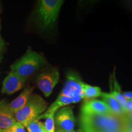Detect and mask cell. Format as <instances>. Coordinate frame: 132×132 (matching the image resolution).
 I'll use <instances>...</instances> for the list:
<instances>
[{
    "label": "cell",
    "instance_id": "cell-21",
    "mask_svg": "<svg viewBox=\"0 0 132 132\" xmlns=\"http://www.w3.org/2000/svg\"><path fill=\"white\" fill-rule=\"evenodd\" d=\"M55 132H79V131H76V130H71V131H68V130H64L59 129V128H56Z\"/></svg>",
    "mask_w": 132,
    "mask_h": 132
},
{
    "label": "cell",
    "instance_id": "cell-2",
    "mask_svg": "<svg viewBox=\"0 0 132 132\" xmlns=\"http://www.w3.org/2000/svg\"><path fill=\"white\" fill-rule=\"evenodd\" d=\"M45 63L46 59L44 56L28 48L19 60L11 65V72L28 80Z\"/></svg>",
    "mask_w": 132,
    "mask_h": 132
},
{
    "label": "cell",
    "instance_id": "cell-11",
    "mask_svg": "<svg viewBox=\"0 0 132 132\" xmlns=\"http://www.w3.org/2000/svg\"><path fill=\"white\" fill-rule=\"evenodd\" d=\"M15 123L14 114L10 111L7 102L4 100L0 101V130H9Z\"/></svg>",
    "mask_w": 132,
    "mask_h": 132
},
{
    "label": "cell",
    "instance_id": "cell-4",
    "mask_svg": "<svg viewBox=\"0 0 132 132\" xmlns=\"http://www.w3.org/2000/svg\"><path fill=\"white\" fill-rule=\"evenodd\" d=\"M64 2L63 0H40L38 1L37 12L42 28L46 29L53 27Z\"/></svg>",
    "mask_w": 132,
    "mask_h": 132
},
{
    "label": "cell",
    "instance_id": "cell-13",
    "mask_svg": "<svg viewBox=\"0 0 132 132\" xmlns=\"http://www.w3.org/2000/svg\"><path fill=\"white\" fill-rule=\"evenodd\" d=\"M100 97H102V101L106 104L113 114L120 116H126L128 114L124 107L122 106L119 102L110 93L102 92Z\"/></svg>",
    "mask_w": 132,
    "mask_h": 132
},
{
    "label": "cell",
    "instance_id": "cell-5",
    "mask_svg": "<svg viewBox=\"0 0 132 132\" xmlns=\"http://www.w3.org/2000/svg\"><path fill=\"white\" fill-rule=\"evenodd\" d=\"M59 70L56 67H50L39 74L36 79V84L46 97L52 94L53 90L59 80Z\"/></svg>",
    "mask_w": 132,
    "mask_h": 132
},
{
    "label": "cell",
    "instance_id": "cell-12",
    "mask_svg": "<svg viewBox=\"0 0 132 132\" xmlns=\"http://www.w3.org/2000/svg\"><path fill=\"white\" fill-rule=\"evenodd\" d=\"M34 86H28L26 87L23 92L15 99L10 103H7V107L10 111L13 114H15L16 112L23 108L31 95H32Z\"/></svg>",
    "mask_w": 132,
    "mask_h": 132
},
{
    "label": "cell",
    "instance_id": "cell-20",
    "mask_svg": "<svg viewBox=\"0 0 132 132\" xmlns=\"http://www.w3.org/2000/svg\"><path fill=\"white\" fill-rule=\"evenodd\" d=\"M122 94L127 100H132V92H124Z\"/></svg>",
    "mask_w": 132,
    "mask_h": 132
},
{
    "label": "cell",
    "instance_id": "cell-19",
    "mask_svg": "<svg viewBox=\"0 0 132 132\" xmlns=\"http://www.w3.org/2000/svg\"><path fill=\"white\" fill-rule=\"evenodd\" d=\"M125 110L128 114L132 113V100H127Z\"/></svg>",
    "mask_w": 132,
    "mask_h": 132
},
{
    "label": "cell",
    "instance_id": "cell-18",
    "mask_svg": "<svg viewBox=\"0 0 132 132\" xmlns=\"http://www.w3.org/2000/svg\"><path fill=\"white\" fill-rule=\"evenodd\" d=\"M9 130L12 132H26L24 130V127L23 126L21 123L16 122L14 126Z\"/></svg>",
    "mask_w": 132,
    "mask_h": 132
},
{
    "label": "cell",
    "instance_id": "cell-8",
    "mask_svg": "<svg viewBox=\"0 0 132 132\" xmlns=\"http://www.w3.org/2000/svg\"><path fill=\"white\" fill-rule=\"evenodd\" d=\"M113 114L106 104L97 99L85 100L81 107V114L98 115Z\"/></svg>",
    "mask_w": 132,
    "mask_h": 132
},
{
    "label": "cell",
    "instance_id": "cell-14",
    "mask_svg": "<svg viewBox=\"0 0 132 132\" xmlns=\"http://www.w3.org/2000/svg\"><path fill=\"white\" fill-rule=\"evenodd\" d=\"M110 90H111L110 92V94L114 97L122 106L125 108L127 100L123 97L122 94L120 86L116 78L115 72H113V75H111L110 78Z\"/></svg>",
    "mask_w": 132,
    "mask_h": 132
},
{
    "label": "cell",
    "instance_id": "cell-16",
    "mask_svg": "<svg viewBox=\"0 0 132 132\" xmlns=\"http://www.w3.org/2000/svg\"><path fill=\"white\" fill-rule=\"evenodd\" d=\"M26 127L28 132H46L44 123L37 119L32 120Z\"/></svg>",
    "mask_w": 132,
    "mask_h": 132
},
{
    "label": "cell",
    "instance_id": "cell-22",
    "mask_svg": "<svg viewBox=\"0 0 132 132\" xmlns=\"http://www.w3.org/2000/svg\"><path fill=\"white\" fill-rule=\"evenodd\" d=\"M0 31H1V26H0ZM1 43H2V41H1V33H0V47H1Z\"/></svg>",
    "mask_w": 132,
    "mask_h": 132
},
{
    "label": "cell",
    "instance_id": "cell-23",
    "mask_svg": "<svg viewBox=\"0 0 132 132\" xmlns=\"http://www.w3.org/2000/svg\"><path fill=\"white\" fill-rule=\"evenodd\" d=\"M5 132H12V131H11L10 130H7V131H6Z\"/></svg>",
    "mask_w": 132,
    "mask_h": 132
},
{
    "label": "cell",
    "instance_id": "cell-10",
    "mask_svg": "<svg viewBox=\"0 0 132 132\" xmlns=\"http://www.w3.org/2000/svg\"><path fill=\"white\" fill-rule=\"evenodd\" d=\"M81 100H83V98L81 97H77L74 98H69V97L62 96V95L59 94L56 100L53 103L49 108L46 110L45 113H44L42 114H41L40 116L37 118V120L43 119L46 116L49 114L50 113H56L59 109L63 108L64 106H68L70 104L76 103L80 102Z\"/></svg>",
    "mask_w": 132,
    "mask_h": 132
},
{
    "label": "cell",
    "instance_id": "cell-24",
    "mask_svg": "<svg viewBox=\"0 0 132 132\" xmlns=\"http://www.w3.org/2000/svg\"><path fill=\"white\" fill-rule=\"evenodd\" d=\"M6 131H3V130H0V132H5Z\"/></svg>",
    "mask_w": 132,
    "mask_h": 132
},
{
    "label": "cell",
    "instance_id": "cell-6",
    "mask_svg": "<svg viewBox=\"0 0 132 132\" xmlns=\"http://www.w3.org/2000/svg\"><path fill=\"white\" fill-rule=\"evenodd\" d=\"M83 84L84 82L78 73L73 71H69L67 73L65 85L59 94L69 98L81 97L84 100L82 95Z\"/></svg>",
    "mask_w": 132,
    "mask_h": 132
},
{
    "label": "cell",
    "instance_id": "cell-7",
    "mask_svg": "<svg viewBox=\"0 0 132 132\" xmlns=\"http://www.w3.org/2000/svg\"><path fill=\"white\" fill-rule=\"evenodd\" d=\"M54 123L56 128L71 131L75 127V118L73 106H66L59 109L54 115Z\"/></svg>",
    "mask_w": 132,
    "mask_h": 132
},
{
    "label": "cell",
    "instance_id": "cell-17",
    "mask_svg": "<svg viewBox=\"0 0 132 132\" xmlns=\"http://www.w3.org/2000/svg\"><path fill=\"white\" fill-rule=\"evenodd\" d=\"M54 115L55 113H50L44 118V119H45L44 127L46 132H55L56 127L54 123Z\"/></svg>",
    "mask_w": 132,
    "mask_h": 132
},
{
    "label": "cell",
    "instance_id": "cell-3",
    "mask_svg": "<svg viewBox=\"0 0 132 132\" xmlns=\"http://www.w3.org/2000/svg\"><path fill=\"white\" fill-rule=\"evenodd\" d=\"M48 106L47 102L38 94H32L23 108L14 114L16 122L26 127L33 120L45 113Z\"/></svg>",
    "mask_w": 132,
    "mask_h": 132
},
{
    "label": "cell",
    "instance_id": "cell-15",
    "mask_svg": "<svg viewBox=\"0 0 132 132\" xmlns=\"http://www.w3.org/2000/svg\"><path fill=\"white\" fill-rule=\"evenodd\" d=\"M102 89L98 86H94L84 82L82 86V95L84 100L94 99L100 97L102 94Z\"/></svg>",
    "mask_w": 132,
    "mask_h": 132
},
{
    "label": "cell",
    "instance_id": "cell-25",
    "mask_svg": "<svg viewBox=\"0 0 132 132\" xmlns=\"http://www.w3.org/2000/svg\"><path fill=\"white\" fill-rule=\"evenodd\" d=\"M129 132H130V131H129Z\"/></svg>",
    "mask_w": 132,
    "mask_h": 132
},
{
    "label": "cell",
    "instance_id": "cell-9",
    "mask_svg": "<svg viewBox=\"0 0 132 132\" xmlns=\"http://www.w3.org/2000/svg\"><path fill=\"white\" fill-rule=\"evenodd\" d=\"M26 80L15 73L11 72L3 82L2 93L7 95L13 94L24 86Z\"/></svg>",
    "mask_w": 132,
    "mask_h": 132
},
{
    "label": "cell",
    "instance_id": "cell-1",
    "mask_svg": "<svg viewBox=\"0 0 132 132\" xmlns=\"http://www.w3.org/2000/svg\"><path fill=\"white\" fill-rule=\"evenodd\" d=\"M81 132H111L130 131V122L126 116L113 114L80 116Z\"/></svg>",
    "mask_w": 132,
    "mask_h": 132
}]
</instances>
